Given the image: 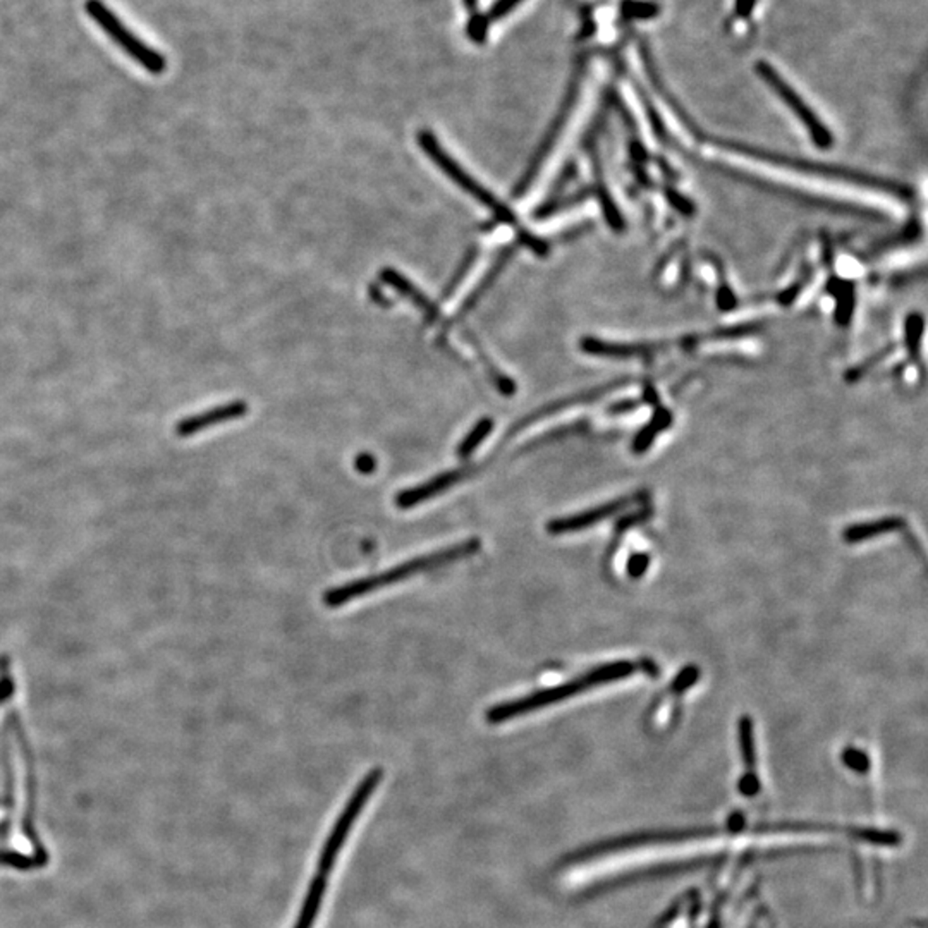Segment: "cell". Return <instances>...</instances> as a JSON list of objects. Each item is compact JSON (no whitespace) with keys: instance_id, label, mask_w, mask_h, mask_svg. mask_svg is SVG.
I'll return each mask as SVG.
<instances>
[{"instance_id":"cell-1","label":"cell","mask_w":928,"mask_h":928,"mask_svg":"<svg viewBox=\"0 0 928 928\" xmlns=\"http://www.w3.org/2000/svg\"><path fill=\"white\" fill-rule=\"evenodd\" d=\"M480 549H481V540L480 539H468L464 540V541H459L453 547H446V549H440L437 552H430L427 556L414 558L411 561L397 564V566L390 567L384 573L371 575V576H367V578H360V580H354V582L330 588L324 593V604L327 607H330V609L341 607V605L347 604L351 600H356V599L368 595L371 592L387 588V586L399 583L403 580H410V578L418 576V575L430 573L433 569L449 566V564L461 561V559H468V558L475 556L476 552H480Z\"/></svg>"},{"instance_id":"cell-2","label":"cell","mask_w":928,"mask_h":928,"mask_svg":"<svg viewBox=\"0 0 928 928\" xmlns=\"http://www.w3.org/2000/svg\"><path fill=\"white\" fill-rule=\"evenodd\" d=\"M636 670H642V662L640 660H636V662H633V660L609 662V664H604V666L593 668V669L588 670L582 676H578V677H575V679H571V681H567L564 685H559V686L545 688V690L535 691L532 694L521 696V698H516V700H507V702L497 703V705L490 707L485 712V719L490 724H502V722H507V720H511L515 717L537 712L540 709H545V707L554 705V703H561L564 700L578 696L583 691L592 690V688H597V686H604V685L619 681V679H625V677H629L631 674H634Z\"/></svg>"},{"instance_id":"cell-3","label":"cell","mask_w":928,"mask_h":928,"mask_svg":"<svg viewBox=\"0 0 928 928\" xmlns=\"http://www.w3.org/2000/svg\"><path fill=\"white\" fill-rule=\"evenodd\" d=\"M418 143L421 147V150L425 151L430 158H432L433 164H437V167L446 174L453 183H455L463 192H466L468 195L473 196L478 203H481L483 207L490 209L492 214L496 217L497 220L500 224H506L509 227H515L519 229L518 217L516 214L506 205L502 203L500 200H497L496 196L492 195L487 188H483L475 177H472L470 174L466 173L453 157L447 153V151L442 149V145L438 143V140L435 138V134H432L429 130H421L418 132Z\"/></svg>"},{"instance_id":"cell-4","label":"cell","mask_w":928,"mask_h":928,"mask_svg":"<svg viewBox=\"0 0 928 928\" xmlns=\"http://www.w3.org/2000/svg\"><path fill=\"white\" fill-rule=\"evenodd\" d=\"M382 776H384L382 769H371L367 776L362 779V782L354 789L353 796L347 799L343 813L339 815V819L334 823V827L330 830V836L327 838L324 847H322V853H320V858H319V873L320 875H327L332 870V866L336 864V860H337V856H339V853H341V849L345 846V838H347L351 827L354 825V822L360 817L362 810L365 808L368 799L371 798L373 791L380 784Z\"/></svg>"},{"instance_id":"cell-5","label":"cell","mask_w":928,"mask_h":928,"mask_svg":"<svg viewBox=\"0 0 928 928\" xmlns=\"http://www.w3.org/2000/svg\"><path fill=\"white\" fill-rule=\"evenodd\" d=\"M85 9L88 16H91L93 21L97 22L115 44L121 45V48L138 64L143 65L151 74H162L166 71V57L155 52L149 45L143 44L141 40H138L102 0H87Z\"/></svg>"},{"instance_id":"cell-6","label":"cell","mask_w":928,"mask_h":928,"mask_svg":"<svg viewBox=\"0 0 928 928\" xmlns=\"http://www.w3.org/2000/svg\"><path fill=\"white\" fill-rule=\"evenodd\" d=\"M756 71L762 76V80L767 81L769 87L772 88L786 102V106L796 114V117L803 123V126H806L813 143L822 150L830 149L834 145V138H832L830 131L827 130V126L815 115V112L799 98L798 93L782 80V76L779 74L778 71L767 63H758Z\"/></svg>"},{"instance_id":"cell-7","label":"cell","mask_w":928,"mask_h":928,"mask_svg":"<svg viewBox=\"0 0 928 928\" xmlns=\"http://www.w3.org/2000/svg\"><path fill=\"white\" fill-rule=\"evenodd\" d=\"M9 722L16 733V737L21 745L22 755H24V762H26V772H28V778H26V810H24V819H22V834L28 841L33 844V855L40 864H48V853L44 847V844L40 841V836L37 832V776H35V763H33V755L30 752V745L24 737L22 733L21 722H20V717L18 713H11L9 715Z\"/></svg>"},{"instance_id":"cell-8","label":"cell","mask_w":928,"mask_h":928,"mask_svg":"<svg viewBox=\"0 0 928 928\" xmlns=\"http://www.w3.org/2000/svg\"><path fill=\"white\" fill-rule=\"evenodd\" d=\"M643 498H647V492H636V494H631V496L614 498V500L607 502L604 506L592 507L588 511L573 515V516L552 519V521L547 523V532L550 535H566V533L582 532L584 528H590V526H593L597 523H602L605 519L612 518L614 515H619L621 511H625L633 504L642 502Z\"/></svg>"},{"instance_id":"cell-9","label":"cell","mask_w":928,"mask_h":928,"mask_svg":"<svg viewBox=\"0 0 928 928\" xmlns=\"http://www.w3.org/2000/svg\"><path fill=\"white\" fill-rule=\"evenodd\" d=\"M472 473H475V468L470 466V468H457V470H453V472H446V473L433 476V478L427 480L421 485H416L413 489H406V490L399 492L396 496V506L399 509L416 507V506L430 500L433 497L447 492L455 483L463 481L466 476H470Z\"/></svg>"},{"instance_id":"cell-10","label":"cell","mask_w":928,"mask_h":928,"mask_svg":"<svg viewBox=\"0 0 928 928\" xmlns=\"http://www.w3.org/2000/svg\"><path fill=\"white\" fill-rule=\"evenodd\" d=\"M246 413H248V404L244 401H233V403L217 406V408H212V410L203 411V413H198V414H193V416L183 418L175 425V433L181 438L193 437L196 433L207 430L210 427H217V425L233 421V420H238L241 416H244Z\"/></svg>"},{"instance_id":"cell-11","label":"cell","mask_w":928,"mask_h":928,"mask_svg":"<svg viewBox=\"0 0 928 928\" xmlns=\"http://www.w3.org/2000/svg\"><path fill=\"white\" fill-rule=\"evenodd\" d=\"M380 277L382 281L386 282L390 287H394L399 294H403L404 298H408L414 306L420 308V311L425 315V320L429 324H435L438 319H440V310L435 302L423 293L420 291L410 279H406L403 274H399L397 270L394 268H384L380 272Z\"/></svg>"},{"instance_id":"cell-12","label":"cell","mask_w":928,"mask_h":928,"mask_svg":"<svg viewBox=\"0 0 928 928\" xmlns=\"http://www.w3.org/2000/svg\"><path fill=\"white\" fill-rule=\"evenodd\" d=\"M907 526V521L898 516L868 521V523H858L851 524L842 532V539L847 543H858L864 540L875 539L887 533H896Z\"/></svg>"},{"instance_id":"cell-13","label":"cell","mask_w":928,"mask_h":928,"mask_svg":"<svg viewBox=\"0 0 928 928\" xmlns=\"http://www.w3.org/2000/svg\"><path fill=\"white\" fill-rule=\"evenodd\" d=\"M325 890H327V879L325 875H317L308 887V892H306V898L302 901V911H300V916L294 924L293 928H311L315 920H317V915L320 911L322 907V899H324Z\"/></svg>"},{"instance_id":"cell-14","label":"cell","mask_w":928,"mask_h":928,"mask_svg":"<svg viewBox=\"0 0 928 928\" xmlns=\"http://www.w3.org/2000/svg\"><path fill=\"white\" fill-rule=\"evenodd\" d=\"M513 251H515V246H507V248H504V250L498 253V257H497L496 261H494L492 268L485 274V277H483L481 282L476 285L475 291L470 294V298H468V300L464 302V304H463V308H461L457 319L466 317V315L473 310V306H475L476 302L481 300V296H483V294L492 287V284L496 282L497 277L500 276V272L504 270V267L507 265V261H509L511 257H513Z\"/></svg>"},{"instance_id":"cell-15","label":"cell","mask_w":928,"mask_h":928,"mask_svg":"<svg viewBox=\"0 0 928 928\" xmlns=\"http://www.w3.org/2000/svg\"><path fill=\"white\" fill-rule=\"evenodd\" d=\"M492 430H494V420L487 418V416L481 418L475 427L470 430V433L459 442V446L455 449L457 457L468 459L478 449V446L490 435Z\"/></svg>"},{"instance_id":"cell-16","label":"cell","mask_w":928,"mask_h":928,"mask_svg":"<svg viewBox=\"0 0 928 928\" xmlns=\"http://www.w3.org/2000/svg\"><path fill=\"white\" fill-rule=\"evenodd\" d=\"M463 2H464L466 11H468L466 33H468L472 42L483 44L487 40V37H489L490 24L487 21V16H483L481 11H480V0H463Z\"/></svg>"},{"instance_id":"cell-17","label":"cell","mask_w":928,"mask_h":928,"mask_svg":"<svg viewBox=\"0 0 928 928\" xmlns=\"http://www.w3.org/2000/svg\"><path fill=\"white\" fill-rule=\"evenodd\" d=\"M468 341H470V345H473V349H475L478 358L481 360V363H483V367L487 370V373H489L490 379L494 380V384H496L498 392L504 394V396H513L515 390H516V384H515L509 377H506V375H504V373H502V371L494 365V362H492L490 358H487V354L483 353L481 345H478L475 339H473V336L468 334Z\"/></svg>"},{"instance_id":"cell-18","label":"cell","mask_w":928,"mask_h":928,"mask_svg":"<svg viewBox=\"0 0 928 928\" xmlns=\"http://www.w3.org/2000/svg\"><path fill=\"white\" fill-rule=\"evenodd\" d=\"M670 420H672V418H670L669 411H657L653 421H651L650 425H647L642 432L636 435V438H634V442H633V451L636 454L645 453L648 447H650V444L653 442L655 435L660 432L662 429H668V427H669Z\"/></svg>"},{"instance_id":"cell-19","label":"cell","mask_w":928,"mask_h":928,"mask_svg":"<svg viewBox=\"0 0 928 928\" xmlns=\"http://www.w3.org/2000/svg\"><path fill=\"white\" fill-rule=\"evenodd\" d=\"M737 729H739V743H741L743 758H745L746 765L753 770V767H755V737H753L752 717H748V715L741 717Z\"/></svg>"},{"instance_id":"cell-20","label":"cell","mask_w":928,"mask_h":928,"mask_svg":"<svg viewBox=\"0 0 928 928\" xmlns=\"http://www.w3.org/2000/svg\"><path fill=\"white\" fill-rule=\"evenodd\" d=\"M0 864L13 866L18 870H35V868L44 866L35 856H26L22 853L11 851V849H0Z\"/></svg>"},{"instance_id":"cell-21","label":"cell","mask_w":928,"mask_h":928,"mask_svg":"<svg viewBox=\"0 0 928 928\" xmlns=\"http://www.w3.org/2000/svg\"><path fill=\"white\" fill-rule=\"evenodd\" d=\"M14 694V679L11 674V660L7 655H0V705L11 700Z\"/></svg>"},{"instance_id":"cell-22","label":"cell","mask_w":928,"mask_h":928,"mask_svg":"<svg viewBox=\"0 0 928 928\" xmlns=\"http://www.w3.org/2000/svg\"><path fill=\"white\" fill-rule=\"evenodd\" d=\"M476 253H478V250L475 248V250H470V253L464 257L463 263H461V267L455 270L453 279H451V282L447 284V287L444 289V293H442V300L451 298V294H453L454 291L457 289L459 282L463 281V279L466 277V274L470 272V268L473 267V263L476 261Z\"/></svg>"},{"instance_id":"cell-23","label":"cell","mask_w":928,"mask_h":928,"mask_svg":"<svg viewBox=\"0 0 928 928\" xmlns=\"http://www.w3.org/2000/svg\"><path fill=\"white\" fill-rule=\"evenodd\" d=\"M700 674L702 672H700L698 666H693V664L686 666L685 669L681 670L674 677V681L670 685V690L674 691V693H683V691L690 690L691 686H694L696 681L700 679Z\"/></svg>"},{"instance_id":"cell-24","label":"cell","mask_w":928,"mask_h":928,"mask_svg":"<svg viewBox=\"0 0 928 928\" xmlns=\"http://www.w3.org/2000/svg\"><path fill=\"white\" fill-rule=\"evenodd\" d=\"M521 2L523 0H496V4L492 5V9H490V13L487 16V21L490 24V22L504 20L506 16H509L518 7Z\"/></svg>"},{"instance_id":"cell-25","label":"cell","mask_w":928,"mask_h":928,"mask_svg":"<svg viewBox=\"0 0 928 928\" xmlns=\"http://www.w3.org/2000/svg\"><path fill=\"white\" fill-rule=\"evenodd\" d=\"M648 566H650L648 554H633L629 558V561H627V576L633 578V580L642 578L647 573Z\"/></svg>"},{"instance_id":"cell-26","label":"cell","mask_w":928,"mask_h":928,"mask_svg":"<svg viewBox=\"0 0 928 928\" xmlns=\"http://www.w3.org/2000/svg\"><path fill=\"white\" fill-rule=\"evenodd\" d=\"M842 760L847 767L858 770V772H864L868 769V756L864 755V752L856 750V748H846L844 753H842Z\"/></svg>"},{"instance_id":"cell-27","label":"cell","mask_w":928,"mask_h":928,"mask_svg":"<svg viewBox=\"0 0 928 928\" xmlns=\"http://www.w3.org/2000/svg\"><path fill=\"white\" fill-rule=\"evenodd\" d=\"M375 466H377V463H375L373 455H370V454H360V455H358V459H356V468H358L362 473H365V475L371 473V472L375 470Z\"/></svg>"}]
</instances>
